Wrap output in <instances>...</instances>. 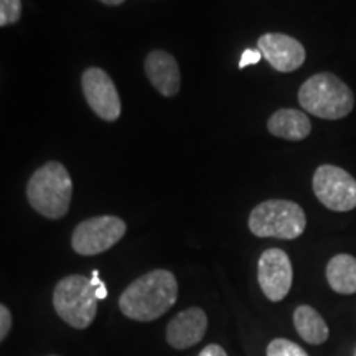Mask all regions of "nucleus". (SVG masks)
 Masks as SVG:
<instances>
[{"label":"nucleus","instance_id":"obj_1","mask_svg":"<svg viewBox=\"0 0 356 356\" xmlns=\"http://www.w3.org/2000/svg\"><path fill=\"white\" fill-rule=\"evenodd\" d=\"M178 299V284L170 270L157 269L129 284L119 297V309L127 318L152 322L165 315Z\"/></svg>","mask_w":356,"mask_h":356},{"label":"nucleus","instance_id":"obj_2","mask_svg":"<svg viewBox=\"0 0 356 356\" xmlns=\"http://www.w3.org/2000/svg\"><path fill=\"white\" fill-rule=\"evenodd\" d=\"M73 197V181L66 168L58 162H48L30 177L26 185V198L35 211L48 218L60 220L70 210Z\"/></svg>","mask_w":356,"mask_h":356},{"label":"nucleus","instance_id":"obj_3","mask_svg":"<svg viewBox=\"0 0 356 356\" xmlns=\"http://www.w3.org/2000/svg\"><path fill=\"white\" fill-rule=\"evenodd\" d=\"M302 109L327 121H338L355 108V95L348 84L332 73L310 76L299 89Z\"/></svg>","mask_w":356,"mask_h":356},{"label":"nucleus","instance_id":"obj_4","mask_svg":"<svg viewBox=\"0 0 356 356\" xmlns=\"http://www.w3.org/2000/svg\"><path fill=\"white\" fill-rule=\"evenodd\" d=\"M96 287L86 275H66L53 291V307L70 327L84 330L95 322L97 314Z\"/></svg>","mask_w":356,"mask_h":356},{"label":"nucleus","instance_id":"obj_5","mask_svg":"<svg viewBox=\"0 0 356 356\" xmlns=\"http://www.w3.org/2000/svg\"><path fill=\"white\" fill-rule=\"evenodd\" d=\"M249 229L257 238L296 239L305 231V213L289 200H267L249 215Z\"/></svg>","mask_w":356,"mask_h":356},{"label":"nucleus","instance_id":"obj_6","mask_svg":"<svg viewBox=\"0 0 356 356\" xmlns=\"http://www.w3.org/2000/svg\"><path fill=\"white\" fill-rule=\"evenodd\" d=\"M127 226L118 216H96L79 222L71 236V246L81 256H96L118 244Z\"/></svg>","mask_w":356,"mask_h":356},{"label":"nucleus","instance_id":"obj_7","mask_svg":"<svg viewBox=\"0 0 356 356\" xmlns=\"http://www.w3.org/2000/svg\"><path fill=\"white\" fill-rule=\"evenodd\" d=\"M314 191L323 207L333 211L356 208V180L337 165H320L314 173Z\"/></svg>","mask_w":356,"mask_h":356},{"label":"nucleus","instance_id":"obj_8","mask_svg":"<svg viewBox=\"0 0 356 356\" xmlns=\"http://www.w3.org/2000/svg\"><path fill=\"white\" fill-rule=\"evenodd\" d=\"M257 280L270 302H280L291 292L293 270L292 262L282 249H266L257 262Z\"/></svg>","mask_w":356,"mask_h":356},{"label":"nucleus","instance_id":"obj_9","mask_svg":"<svg viewBox=\"0 0 356 356\" xmlns=\"http://www.w3.org/2000/svg\"><path fill=\"white\" fill-rule=\"evenodd\" d=\"M81 86L89 108L104 121H118L121 115V99L113 79L101 68H88L83 73Z\"/></svg>","mask_w":356,"mask_h":356},{"label":"nucleus","instance_id":"obj_10","mask_svg":"<svg viewBox=\"0 0 356 356\" xmlns=\"http://www.w3.org/2000/svg\"><path fill=\"white\" fill-rule=\"evenodd\" d=\"M262 58L279 73H292L305 61V48L299 40L286 33H266L257 42Z\"/></svg>","mask_w":356,"mask_h":356},{"label":"nucleus","instance_id":"obj_11","mask_svg":"<svg viewBox=\"0 0 356 356\" xmlns=\"http://www.w3.org/2000/svg\"><path fill=\"white\" fill-rule=\"evenodd\" d=\"M208 317L200 307H190L175 315L167 325V341L175 350H188L207 335Z\"/></svg>","mask_w":356,"mask_h":356},{"label":"nucleus","instance_id":"obj_12","mask_svg":"<svg viewBox=\"0 0 356 356\" xmlns=\"http://www.w3.org/2000/svg\"><path fill=\"white\" fill-rule=\"evenodd\" d=\"M145 74L162 96L172 97L180 91V68L170 53L154 50L145 58Z\"/></svg>","mask_w":356,"mask_h":356},{"label":"nucleus","instance_id":"obj_13","mask_svg":"<svg viewBox=\"0 0 356 356\" xmlns=\"http://www.w3.org/2000/svg\"><path fill=\"white\" fill-rule=\"evenodd\" d=\"M267 131L279 139L297 142L310 136L312 122L309 115L302 111L279 109L267 121Z\"/></svg>","mask_w":356,"mask_h":356},{"label":"nucleus","instance_id":"obj_14","mask_svg":"<svg viewBox=\"0 0 356 356\" xmlns=\"http://www.w3.org/2000/svg\"><path fill=\"white\" fill-rule=\"evenodd\" d=\"M293 327L302 340L310 345H322L330 337V328L314 307L299 305L293 312Z\"/></svg>","mask_w":356,"mask_h":356},{"label":"nucleus","instance_id":"obj_15","mask_svg":"<svg viewBox=\"0 0 356 356\" xmlns=\"http://www.w3.org/2000/svg\"><path fill=\"white\" fill-rule=\"evenodd\" d=\"M327 280L337 293L351 296L356 292V257L350 254L333 256L327 264Z\"/></svg>","mask_w":356,"mask_h":356},{"label":"nucleus","instance_id":"obj_16","mask_svg":"<svg viewBox=\"0 0 356 356\" xmlns=\"http://www.w3.org/2000/svg\"><path fill=\"white\" fill-rule=\"evenodd\" d=\"M266 355L267 356H309L302 346L293 343L291 340H286V338H275V340L270 341V343L267 345Z\"/></svg>","mask_w":356,"mask_h":356},{"label":"nucleus","instance_id":"obj_17","mask_svg":"<svg viewBox=\"0 0 356 356\" xmlns=\"http://www.w3.org/2000/svg\"><path fill=\"white\" fill-rule=\"evenodd\" d=\"M22 17V0H0V26L17 24Z\"/></svg>","mask_w":356,"mask_h":356},{"label":"nucleus","instance_id":"obj_18","mask_svg":"<svg viewBox=\"0 0 356 356\" xmlns=\"http://www.w3.org/2000/svg\"><path fill=\"white\" fill-rule=\"evenodd\" d=\"M12 328V314L6 305L0 304V343L6 340Z\"/></svg>","mask_w":356,"mask_h":356},{"label":"nucleus","instance_id":"obj_19","mask_svg":"<svg viewBox=\"0 0 356 356\" xmlns=\"http://www.w3.org/2000/svg\"><path fill=\"white\" fill-rule=\"evenodd\" d=\"M262 53L259 50H252V48H248V50L243 51L241 60H239V68H246L249 65H257L261 61Z\"/></svg>","mask_w":356,"mask_h":356},{"label":"nucleus","instance_id":"obj_20","mask_svg":"<svg viewBox=\"0 0 356 356\" xmlns=\"http://www.w3.org/2000/svg\"><path fill=\"white\" fill-rule=\"evenodd\" d=\"M198 356H228L226 355V351L221 348L220 345H208L207 348L202 350V353H200Z\"/></svg>","mask_w":356,"mask_h":356},{"label":"nucleus","instance_id":"obj_21","mask_svg":"<svg viewBox=\"0 0 356 356\" xmlns=\"http://www.w3.org/2000/svg\"><path fill=\"white\" fill-rule=\"evenodd\" d=\"M96 297L97 300H104L108 297V289H106V284L101 282L99 286H96Z\"/></svg>","mask_w":356,"mask_h":356},{"label":"nucleus","instance_id":"obj_22","mask_svg":"<svg viewBox=\"0 0 356 356\" xmlns=\"http://www.w3.org/2000/svg\"><path fill=\"white\" fill-rule=\"evenodd\" d=\"M99 2L106 3V6H121L124 0H99Z\"/></svg>","mask_w":356,"mask_h":356},{"label":"nucleus","instance_id":"obj_23","mask_svg":"<svg viewBox=\"0 0 356 356\" xmlns=\"http://www.w3.org/2000/svg\"><path fill=\"white\" fill-rule=\"evenodd\" d=\"M51 356H55V355H51Z\"/></svg>","mask_w":356,"mask_h":356}]
</instances>
